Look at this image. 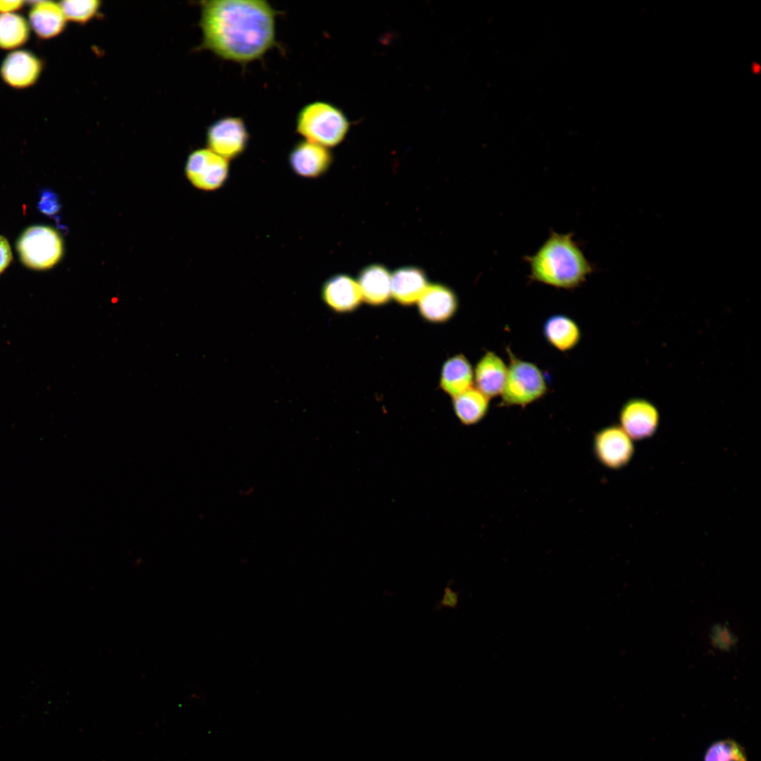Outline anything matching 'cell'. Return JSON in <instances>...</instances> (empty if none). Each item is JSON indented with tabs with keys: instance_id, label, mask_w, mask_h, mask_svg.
Returning <instances> with one entry per match:
<instances>
[{
	"instance_id": "21",
	"label": "cell",
	"mask_w": 761,
	"mask_h": 761,
	"mask_svg": "<svg viewBox=\"0 0 761 761\" xmlns=\"http://www.w3.org/2000/svg\"><path fill=\"white\" fill-rule=\"evenodd\" d=\"M30 27L27 21L18 13L0 14V48L12 50L25 44Z\"/></svg>"
},
{
	"instance_id": "2",
	"label": "cell",
	"mask_w": 761,
	"mask_h": 761,
	"mask_svg": "<svg viewBox=\"0 0 761 761\" xmlns=\"http://www.w3.org/2000/svg\"><path fill=\"white\" fill-rule=\"evenodd\" d=\"M573 235L552 230L533 254L524 257L531 281L563 290H574L586 282L596 268Z\"/></svg>"
},
{
	"instance_id": "10",
	"label": "cell",
	"mask_w": 761,
	"mask_h": 761,
	"mask_svg": "<svg viewBox=\"0 0 761 761\" xmlns=\"http://www.w3.org/2000/svg\"><path fill=\"white\" fill-rule=\"evenodd\" d=\"M332 161L328 148L305 140L297 142L288 155V163L294 173L307 178L324 174Z\"/></svg>"
},
{
	"instance_id": "7",
	"label": "cell",
	"mask_w": 761,
	"mask_h": 761,
	"mask_svg": "<svg viewBox=\"0 0 761 761\" xmlns=\"http://www.w3.org/2000/svg\"><path fill=\"white\" fill-rule=\"evenodd\" d=\"M229 161L209 148L198 149L188 156L185 171L187 179L197 189L213 191L223 186L229 175Z\"/></svg>"
},
{
	"instance_id": "26",
	"label": "cell",
	"mask_w": 761,
	"mask_h": 761,
	"mask_svg": "<svg viewBox=\"0 0 761 761\" xmlns=\"http://www.w3.org/2000/svg\"><path fill=\"white\" fill-rule=\"evenodd\" d=\"M11 259L10 245L6 239L0 236V273L8 266Z\"/></svg>"
},
{
	"instance_id": "22",
	"label": "cell",
	"mask_w": 761,
	"mask_h": 761,
	"mask_svg": "<svg viewBox=\"0 0 761 761\" xmlns=\"http://www.w3.org/2000/svg\"><path fill=\"white\" fill-rule=\"evenodd\" d=\"M99 0H66L59 2L67 20L85 24L97 17L101 8Z\"/></svg>"
},
{
	"instance_id": "20",
	"label": "cell",
	"mask_w": 761,
	"mask_h": 761,
	"mask_svg": "<svg viewBox=\"0 0 761 761\" xmlns=\"http://www.w3.org/2000/svg\"><path fill=\"white\" fill-rule=\"evenodd\" d=\"M453 408L459 421L465 426L475 425L487 415L490 399L476 388H471L453 397Z\"/></svg>"
},
{
	"instance_id": "16",
	"label": "cell",
	"mask_w": 761,
	"mask_h": 761,
	"mask_svg": "<svg viewBox=\"0 0 761 761\" xmlns=\"http://www.w3.org/2000/svg\"><path fill=\"white\" fill-rule=\"evenodd\" d=\"M66 21L59 3L52 1L32 2L28 23L38 37L48 39L56 37L65 29Z\"/></svg>"
},
{
	"instance_id": "3",
	"label": "cell",
	"mask_w": 761,
	"mask_h": 761,
	"mask_svg": "<svg viewBox=\"0 0 761 761\" xmlns=\"http://www.w3.org/2000/svg\"><path fill=\"white\" fill-rule=\"evenodd\" d=\"M349 123L345 113L333 104L314 101L299 111L295 130L304 140L326 148L338 145L345 139Z\"/></svg>"
},
{
	"instance_id": "5",
	"label": "cell",
	"mask_w": 761,
	"mask_h": 761,
	"mask_svg": "<svg viewBox=\"0 0 761 761\" xmlns=\"http://www.w3.org/2000/svg\"><path fill=\"white\" fill-rule=\"evenodd\" d=\"M17 250L25 266L44 270L51 268L61 259L63 242L54 229L42 225L32 226L19 237Z\"/></svg>"
},
{
	"instance_id": "24",
	"label": "cell",
	"mask_w": 761,
	"mask_h": 761,
	"mask_svg": "<svg viewBox=\"0 0 761 761\" xmlns=\"http://www.w3.org/2000/svg\"><path fill=\"white\" fill-rule=\"evenodd\" d=\"M38 209L45 215H56L61 209V204L56 193L51 190H44L40 193Z\"/></svg>"
},
{
	"instance_id": "15",
	"label": "cell",
	"mask_w": 761,
	"mask_h": 761,
	"mask_svg": "<svg viewBox=\"0 0 761 761\" xmlns=\"http://www.w3.org/2000/svg\"><path fill=\"white\" fill-rule=\"evenodd\" d=\"M542 333L546 342L561 352L575 349L582 338L577 322L564 314H555L547 317L543 324Z\"/></svg>"
},
{
	"instance_id": "6",
	"label": "cell",
	"mask_w": 761,
	"mask_h": 761,
	"mask_svg": "<svg viewBox=\"0 0 761 761\" xmlns=\"http://www.w3.org/2000/svg\"><path fill=\"white\" fill-rule=\"evenodd\" d=\"M249 140L246 124L238 116L219 118L208 127L206 132L208 148L228 161L242 155Z\"/></svg>"
},
{
	"instance_id": "4",
	"label": "cell",
	"mask_w": 761,
	"mask_h": 761,
	"mask_svg": "<svg viewBox=\"0 0 761 761\" xmlns=\"http://www.w3.org/2000/svg\"><path fill=\"white\" fill-rule=\"evenodd\" d=\"M505 350L509 364L499 405L525 407L543 398L549 387L542 369L536 364L518 357L509 347Z\"/></svg>"
},
{
	"instance_id": "9",
	"label": "cell",
	"mask_w": 761,
	"mask_h": 761,
	"mask_svg": "<svg viewBox=\"0 0 761 761\" xmlns=\"http://www.w3.org/2000/svg\"><path fill=\"white\" fill-rule=\"evenodd\" d=\"M620 427L633 440H642L652 437L660 424V414L650 401L634 397L627 400L619 414Z\"/></svg>"
},
{
	"instance_id": "1",
	"label": "cell",
	"mask_w": 761,
	"mask_h": 761,
	"mask_svg": "<svg viewBox=\"0 0 761 761\" xmlns=\"http://www.w3.org/2000/svg\"><path fill=\"white\" fill-rule=\"evenodd\" d=\"M201 47L225 61L245 65L277 45L278 11L266 0L201 2Z\"/></svg>"
},
{
	"instance_id": "27",
	"label": "cell",
	"mask_w": 761,
	"mask_h": 761,
	"mask_svg": "<svg viewBox=\"0 0 761 761\" xmlns=\"http://www.w3.org/2000/svg\"><path fill=\"white\" fill-rule=\"evenodd\" d=\"M23 1H9V0H1L0 1V14L7 13H15V11L20 9L23 6Z\"/></svg>"
},
{
	"instance_id": "25",
	"label": "cell",
	"mask_w": 761,
	"mask_h": 761,
	"mask_svg": "<svg viewBox=\"0 0 761 761\" xmlns=\"http://www.w3.org/2000/svg\"><path fill=\"white\" fill-rule=\"evenodd\" d=\"M450 583L451 581L445 587L443 595L436 605V610H439L443 608L455 609L457 607L460 592L452 590Z\"/></svg>"
},
{
	"instance_id": "13",
	"label": "cell",
	"mask_w": 761,
	"mask_h": 761,
	"mask_svg": "<svg viewBox=\"0 0 761 761\" xmlns=\"http://www.w3.org/2000/svg\"><path fill=\"white\" fill-rule=\"evenodd\" d=\"M507 364L493 351H486L474 369L476 388L489 399L500 396L506 381Z\"/></svg>"
},
{
	"instance_id": "12",
	"label": "cell",
	"mask_w": 761,
	"mask_h": 761,
	"mask_svg": "<svg viewBox=\"0 0 761 761\" xmlns=\"http://www.w3.org/2000/svg\"><path fill=\"white\" fill-rule=\"evenodd\" d=\"M321 298L332 310L346 313L356 309L362 301L357 281L346 274L330 277L321 287Z\"/></svg>"
},
{
	"instance_id": "18",
	"label": "cell",
	"mask_w": 761,
	"mask_h": 761,
	"mask_svg": "<svg viewBox=\"0 0 761 761\" xmlns=\"http://www.w3.org/2000/svg\"><path fill=\"white\" fill-rule=\"evenodd\" d=\"M362 300L371 305L387 303L391 295V274L383 265L371 264L360 272L358 280Z\"/></svg>"
},
{
	"instance_id": "19",
	"label": "cell",
	"mask_w": 761,
	"mask_h": 761,
	"mask_svg": "<svg viewBox=\"0 0 761 761\" xmlns=\"http://www.w3.org/2000/svg\"><path fill=\"white\" fill-rule=\"evenodd\" d=\"M473 383L474 369L464 355H455L445 362L440 385L446 393L454 397L472 388Z\"/></svg>"
},
{
	"instance_id": "17",
	"label": "cell",
	"mask_w": 761,
	"mask_h": 761,
	"mask_svg": "<svg viewBox=\"0 0 761 761\" xmlns=\"http://www.w3.org/2000/svg\"><path fill=\"white\" fill-rule=\"evenodd\" d=\"M427 282L426 276L421 268L401 267L391 274V295L400 304H413L428 287Z\"/></svg>"
},
{
	"instance_id": "11",
	"label": "cell",
	"mask_w": 761,
	"mask_h": 761,
	"mask_svg": "<svg viewBox=\"0 0 761 761\" xmlns=\"http://www.w3.org/2000/svg\"><path fill=\"white\" fill-rule=\"evenodd\" d=\"M42 63L33 53L14 50L2 61L0 75L9 86L23 89L34 85L39 78Z\"/></svg>"
},
{
	"instance_id": "14",
	"label": "cell",
	"mask_w": 761,
	"mask_h": 761,
	"mask_svg": "<svg viewBox=\"0 0 761 761\" xmlns=\"http://www.w3.org/2000/svg\"><path fill=\"white\" fill-rule=\"evenodd\" d=\"M417 302L421 315L431 322L447 321L458 307L454 292L441 284L428 285Z\"/></svg>"
},
{
	"instance_id": "8",
	"label": "cell",
	"mask_w": 761,
	"mask_h": 761,
	"mask_svg": "<svg viewBox=\"0 0 761 761\" xmlns=\"http://www.w3.org/2000/svg\"><path fill=\"white\" fill-rule=\"evenodd\" d=\"M593 450L598 462L603 466L617 470L631 462L635 447L633 440L619 425L611 424L595 433Z\"/></svg>"
},
{
	"instance_id": "23",
	"label": "cell",
	"mask_w": 761,
	"mask_h": 761,
	"mask_svg": "<svg viewBox=\"0 0 761 761\" xmlns=\"http://www.w3.org/2000/svg\"><path fill=\"white\" fill-rule=\"evenodd\" d=\"M704 761H748L744 748L732 739L714 742L707 750Z\"/></svg>"
}]
</instances>
